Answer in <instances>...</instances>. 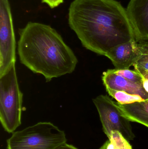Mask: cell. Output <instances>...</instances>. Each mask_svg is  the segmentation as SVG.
I'll use <instances>...</instances> for the list:
<instances>
[{
	"mask_svg": "<svg viewBox=\"0 0 148 149\" xmlns=\"http://www.w3.org/2000/svg\"><path fill=\"white\" fill-rule=\"evenodd\" d=\"M109 94L115 99L118 103L121 104H128L137 102L144 100L140 96L131 94L123 91H118L110 88H106Z\"/></svg>",
	"mask_w": 148,
	"mask_h": 149,
	"instance_id": "11",
	"label": "cell"
},
{
	"mask_svg": "<svg viewBox=\"0 0 148 149\" xmlns=\"http://www.w3.org/2000/svg\"><path fill=\"white\" fill-rule=\"evenodd\" d=\"M23 97L14 63L0 76V120L9 134L21 124Z\"/></svg>",
	"mask_w": 148,
	"mask_h": 149,
	"instance_id": "3",
	"label": "cell"
},
{
	"mask_svg": "<svg viewBox=\"0 0 148 149\" xmlns=\"http://www.w3.org/2000/svg\"><path fill=\"white\" fill-rule=\"evenodd\" d=\"M114 72L116 74L122 76L126 79L138 84H142L143 77L140 74L136 71L131 70L129 69H114Z\"/></svg>",
	"mask_w": 148,
	"mask_h": 149,
	"instance_id": "14",
	"label": "cell"
},
{
	"mask_svg": "<svg viewBox=\"0 0 148 149\" xmlns=\"http://www.w3.org/2000/svg\"><path fill=\"white\" fill-rule=\"evenodd\" d=\"M67 142L64 131L51 123L39 122L14 132L7 149H56Z\"/></svg>",
	"mask_w": 148,
	"mask_h": 149,
	"instance_id": "4",
	"label": "cell"
},
{
	"mask_svg": "<svg viewBox=\"0 0 148 149\" xmlns=\"http://www.w3.org/2000/svg\"><path fill=\"white\" fill-rule=\"evenodd\" d=\"M126 10L136 41H148V0H130Z\"/></svg>",
	"mask_w": 148,
	"mask_h": 149,
	"instance_id": "8",
	"label": "cell"
},
{
	"mask_svg": "<svg viewBox=\"0 0 148 149\" xmlns=\"http://www.w3.org/2000/svg\"><path fill=\"white\" fill-rule=\"evenodd\" d=\"M107 142H106L104 143V144L100 148V149H106V148H107Z\"/></svg>",
	"mask_w": 148,
	"mask_h": 149,
	"instance_id": "18",
	"label": "cell"
},
{
	"mask_svg": "<svg viewBox=\"0 0 148 149\" xmlns=\"http://www.w3.org/2000/svg\"><path fill=\"white\" fill-rule=\"evenodd\" d=\"M56 149H78L74 146L70 144H67V143H64L63 145H61Z\"/></svg>",
	"mask_w": 148,
	"mask_h": 149,
	"instance_id": "16",
	"label": "cell"
},
{
	"mask_svg": "<svg viewBox=\"0 0 148 149\" xmlns=\"http://www.w3.org/2000/svg\"><path fill=\"white\" fill-rule=\"evenodd\" d=\"M20 62L46 81L74 71L78 59L60 34L50 25L30 22L19 31Z\"/></svg>",
	"mask_w": 148,
	"mask_h": 149,
	"instance_id": "2",
	"label": "cell"
},
{
	"mask_svg": "<svg viewBox=\"0 0 148 149\" xmlns=\"http://www.w3.org/2000/svg\"><path fill=\"white\" fill-rule=\"evenodd\" d=\"M68 20L83 46L102 56L136 40L127 10L116 0H74Z\"/></svg>",
	"mask_w": 148,
	"mask_h": 149,
	"instance_id": "1",
	"label": "cell"
},
{
	"mask_svg": "<svg viewBox=\"0 0 148 149\" xmlns=\"http://www.w3.org/2000/svg\"><path fill=\"white\" fill-rule=\"evenodd\" d=\"M106 149H133L129 141L118 131L112 132Z\"/></svg>",
	"mask_w": 148,
	"mask_h": 149,
	"instance_id": "12",
	"label": "cell"
},
{
	"mask_svg": "<svg viewBox=\"0 0 148 149\" xmlns=\"http://www.w3.org/2000/svg\"><path fill=\"white\" fill-rule=\"evenodd\" d=\"M142 85L144 90L148 93V79L143 78Z\"/></svg>",
	"mask_w": 148,
	"mask_h": 149,
	"instance_id": "17",
	"label": "cell"
},
{
	"mask_svg": "<svg viewBox=\"0 0 148 149\" xmlns=\"http://www.w3.org/2000/svg\"><path fill=\"white\" fill-rule=\"evenodd\" d=\"M100 116L103 130L108 138L112 132L118 131L129 141L134 140L130 121L123 115L117 102L109 96L101 95L93 100Z\"/></svg>",
	"mask_w": 148,
	"mask_h": 149,
	"instance_id": "5",
	"label": "cell"
},
{
	"mask_svg": "<svg viewBox=\"0 0 148 149\" xmlns=\"http://www.w3.org/2000/svg\"><path fill=\"white\" fill-rule=\"evenodd\" d=\"M141 43L143 45L142 54L133 66L135 70L142 75L148 72V44L144 41Z\"/></svg>",
	"mask_w": 148,
	"mask_h": 149,
	"instance_id": "13",
	"label": "cell"
},
{
	"mask_svg": "<svg viewBox=\"0 0 148 149\" xmlns=\"http://www.w3.org/2000/svg\"><path fill=\"white\" fill-rule=\"evenodd\" d=\"M146 43H147V44H148V41H147V42H145Z\"/></svg>",
	"mask_w": 148,
	"mask_h": 149,
	"instance_id": "19",
	"label": "cell"
},
{
	"mask_svg": "<svg viewBox=\"0 0 148 149\" xmlns=\"http://www.w3.org/2000/svg\"><path fill=\"white\" fill-rule=\"evenodd\" d=\"M15 36L9 0H0V76L15 63Z\"/></svg>",
	"mask_w": 148,
	"mask_h": 149,
	"instance_id": "6",
	"label": "cell"
},
{
	"mask_svg": "<svg viewBox=\"0 0 148 149\" xmlns=\"http://www.w3.org/2000/svg\"><path fill=\"white\" fill-rule=\"evenodd\" d=\"M117 103L123 115L128 120L148 127V99L131 104Z\"/></svg>",
	"mask_w": 148,
	"mask_h": 149,
	"instance_id": "10",
	"label": "cell"
},
{
	"mask_svg": "<svg viewBox=\"0 0 148 149\" xmlns=\"http://www.w3.org/2000/svg\"><path fill=\"white\" fill-rule=\"evenodd\" d=\"M43 3H46L50 8L53 9L63 3L64 0H41Z\"/></svg>",
	"mask_w": 148,
	"mask_h": 149,
	"instance_id": "15",
	"label": "cell"
},
{
	"mask_svg": "<svg viewBox=\"0 0 148 149\" xmlns=\"http://www.w3.org/2000/svg\"><path fill=\"white\" fill-rule=\"evenodd\" d=\"M102 80L106 88L137 95L142 97L144 100L148 99V93L144 90L142 84L129 81L122 76L116 74L113 70H107L103 72Z\"/></svg>",
	"mask_w": 148,
	"mask_h": 149,
	"instance_id": "9",
	"label": "cell"
},
{
	"mask_svg": "<svg viewBox=\"0 0 148 149\" xmlns=\"http://www.w3.org/2000/svg\"><path fill=\"white\" fill-rule=\"evenodd\" d=\"M143 45L136 40L119 45L106 54L116 69H129L133 66L142 54Z\"/></svg>",
	"mask_w": 148,
	"mask_h": 149,
	"instance_id": "7",
	"label": "cell"
}]
</instances>
